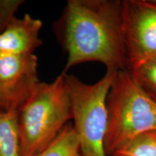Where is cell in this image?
<instances>
[{
  "label": "cell",
  "mask_w": 156,
  "mask_h": 156,
  "mask_svg": "<svg viewBox=\"0 0 156 156\" xmlns=\"http://www.w3.org/2000/svg\"><path fill=\"white\" fill-rule=\"evenodd\" d=\"M54 28L67 54L62 73L87 62H101L107 69L128 70L122 1L69 0Z\"/></svg>",
  "instance_id": "cell-1"
},
{
  "label": "cell",
  "mask_w": 156,
  "mask_h": 156,
  "mask_svg": "<svg viewBox=\"0 0 156 156\" xmlns=\"http://www.w3.org/2000/svg\"><path fill=\"white\" fill-rule=\"evenodd\" d=\"M20 156H36L46 149L70 119L71 98L65 75L41 83L17 109Z\"/></svg>",
  "instance_id": "cell-2"
},
{
  "label": "cell",
  "mask_w": 156,
  "mask_h": 156,
  "mask_svg": "<svg viewBox=\"0 0 156 156\" xmlns=\"http://www.w3.org/2000/svg\"><path fill=\"white\" fill-rule=\"evenodd\" d=\"M106 108L107 156L140 134L156 131V103L128 70L117 71L107 96Z\"/></svg>",
  "instance_id": "cell-3"
},
{
  "label": "cell",
  "mask_w": 156,
  "mask_h": 156,
  "mask_svg": "<svg viewBox=\"0 0 156 156\" xmlns=\"http://www.w3.org/2000/svg\"><path fill=\"white\" fill-rule=\"evenodd\" d=\"M118 70L107 69L94 84H86L73 75H65L73 109V126L83 156H107L104 148L108 126L106 99Z\"/></svg>",
  "instance_id": "cell-4"
},
{
  "label": "cell",
  "mask_w": 156,
  "mask_h": 156,
  "mask_svg": "<svg viewBox=\"0 0 156 156\" xmlns=\"http://www.w3.org/2000/svg\"><path fill=\"white\" fill-rule=\"evenodd\" d=\"M128 71L156 58V0L122 1Z\"/></svg>",
  "instance_id": "cell-5"
},
{
  "label": "cell",
  "mask_w": 156,
  "mask_h": 156,
  "mask_svg": "<svg viewBox=\"0 0 156 156\" xmlns=\"http://www.w3.org/2000/svg\"><path fill=\"white\" fill-rule=\"evenodd\" d=\"M38 58L34 54H17L0 51V85L17 109L38 85Z\"/></svg>",
  "instance_id": "cell-6"
},
{
  "label": "cell",
  "mask_w": 156,
  "mask_h": 156,
  "mask_svg": "<svg viewBox=\"0 0 156 156\" xmlns=\"http://www.w3.org/2000/svg\"><path fill=\"white\" fill-rule=\"evenodd\" d=\"M43 23L29 14L23 18L15 17L0 34V51L12 54H34L42 44L39 38Z\"/></svg>",
  "instance_id": "cell-7"
},
{
  "label": "cell",
  "mask_w": 156,
  "mask_h": 156,
  "mask_svg": "<svg viewBox=\"0 0 156 156\" xmlns=\"http://www.w3.org/2000/svg\"><path fill=\"white\" fill-rule=\"evenodd\" d=\"M0 156H20L17 110L0 109Z\"/></svg>",
  "instance_id": "cell-8"
},
{
  "label": "cell",
  "mask_w": 156,
  "mask_h": 156,
  "mask_svg": "<svg viewBox=\"0 0 156 156\" xmlns=\"http://www.w3.org/2000/svg\"><path fill=\"white\" fill-rule=\"evenodd\" d=\"M36 156H83L73 124L68 123L51 143Z\"/></svg>",
  "instance_id": "cell-9"
},
{
  "label": "cell",
  "mask_w": 156,
  "mask_h": 156,
  "mask_svg": "<svg viewBox=\"0 0 156 156\" xmlns=\"http://www.w3.org/2000/svg\"><path fill=\"white\" fill-rule=\"evenodd\" d=\"M112 156H156V131L137 136L117 149Z\"/></svg>",
  "instance_id": "cell-10"
},
{
  "label": "cell",
  "mask_w": 156,
  "mask_h": 156,
  "mask_svg": "<svg viewBox=\"0 0 156 156\" xmlns=\"http://www.w3.org/2000/svg\"><path fill=\"white\" fill-rule=\"evenodd\" d=\"M129 72L136 84L156 103V58Z\"/></svg>",
  "instance_id": "cell-11"
},
{
  "label": "cell",
  "mask_w": 156,
  "mask_h": 156,
  "mask_svg": "<svg viewBox=\"0 0 156 156\" xmlns=\"http://www.w3.org/2000/svg\"><path fill=\"white\" fill-rule=\"evenodd\" d=\"M21 0H0V34L5 30L21 5Z\"/></svg>",
  "instance_id": "cell-12"
},
{
  "label": "cell",
  "mask_w": 156,
  "mask_h": 156,
  "mask_svg": "<svg viewBox=\"0 0 156 156\" xmlns=\"http://www.w3.org/2000/svg\"><path fill=\"white\" fill-rule=\"evenodd\" d=\"M0 109L5 111H9L12 109L17 110L11 98L1 85H0Z\"/></svg>",
  "instance_id": "cell-13"
}]
</instances>
